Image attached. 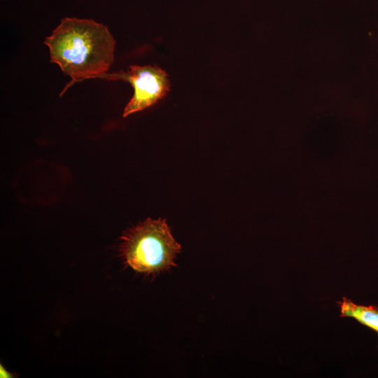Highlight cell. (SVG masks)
Segmentation results:
<instances>
[{"label": "cell", "mask_w": 378, "mask_h": 378, "mask_svg": "<svg viewBox=\"0 0 378 378\" xmlns=\"http://www.w3.org/2000/svg\"><path fill=\"white\" fill-rule=\"evenodd\" d=\"M43 43L50 62L71 78L62 94L76 82L107 73L114 59L113 36L106 26L92 20L64 18Z\"/></svg>", "instance_id": "6da1fadb"}, {"label": "cell", "mask_w": 378, "mask_h": 378, "mask_svg": "<svg viewBox=\"0 0 378 378\" xmlns=\"http://www.w3.org/2000/svg\"><path fill=\"white\" fill-rule=\"evenodd\" d=\"M120 239L121 258L139 273L158 274L176 265L175 259L181 247L165 219L148 218L126 231Z\"/></svg>", "instance_id": "7a4b0ae2"}, {"label": "cell", "mask_w": 378, "mask_h": 378, "mask_svg": "<svg viewBox=\"0 0 378 378\" xmlns=\"http://www.w3.org/2000/svg\"><path fill=\"white\" fill-rule=\"evenodd\" d=\"M99 78L121 80L129 82L134 94L126 105L123 117L144 110L164 98L169 91L168 75L158 66L132 65L127 71L106 73Z\"/></svg>", "instance_id": "3957f363"}, {"label": "cell", "mask_w": 378, "mask_h": 378, "mask_svg": "<svg viewBox=\"0 0 378 378\" xmlns=\"http://www.w3.org/2000/svg\"><path fill=\"white\" fill-rule=\"evenodd\" d=\"M338 304L341 317H352L378 332V307L356 304L345 297Z\"/></svg>", "instance_id": "277c9868"}]
</instances>
